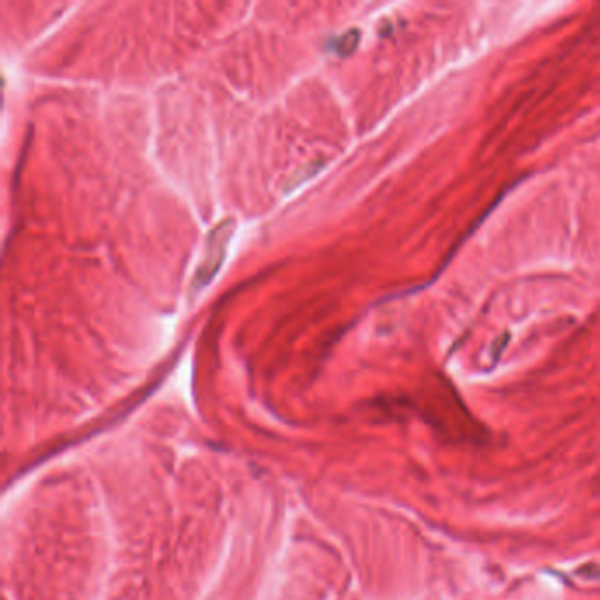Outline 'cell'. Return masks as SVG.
Returning <instances> with one entry per match:
<instances>
[{"label":"cell","mask_w":600,"mask_h":600,"mask_svg":"<svg viewBox=\"0 0 600 600\" xmlns=\"http://www.w3.org/2000/svg\"><path fill=\"white\" fill-rule=\"evenodd\" d=\"M234 229H236V222L233 218H226L222 222H218L213 229L210 231L206 240V247H204V255L201 259L199 266L196 269V275L192 278V289L190 294H197L203 291L213 277L218 273L220 266H222L224 259H226L227 245H229L231 238H233Z\"/></svg>","instance_id":"cell-1"},{"label":"cell","mask_w":600,"mask_h":600,"mask_svg":"<svg viewBox=\"0 0 600 600\" xmlns=\"http://www.w3.org/2000/svg\"><path fill=\"white\" fill-rule=\"evenodd\" d=\"M359 30L352 29L349 30V32H345L343 36H340L338 39L335 41V50L336 53L342 55V57H347V55L352 53L354 50L357 48V43H359Z\"/></svg>","instance_id":"cell-2"}]
</instances>
